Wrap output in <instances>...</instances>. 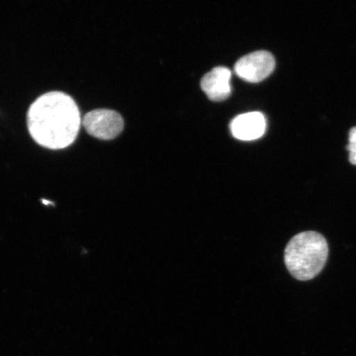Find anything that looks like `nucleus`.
Listing matches in <instances>:
<instances>
[{
	"mask_svg": "<svg viewBox=\"0 0 356 356\" xmlns=\"http://www.w3.org/2000/svg\"><path fill=\"white\" fill-rule=\"evenodd\" d=\"M81 122L76 102L63 92L44 93L31 105L28 113L30 135L38 145L50 149L72 145Z\"/></svg>",
	"mask_w": 356,
	"mask_h": 356,
	"instance_id": "obj_1",
	"label": "nucleus"
},
{
	"mask_svg": "<svg viewBox=\"0 0 356 356\" xmlns=\"http://www.w3.org/2000/svg\"><path fill=\"white\" fill-rule=\"evenodd\" d=\"M328 257V246L323 235L308 231L292 238L284 251L289 273L299 280H309L321 273Z\"/></svg>",
	"mask_w": 356,
	"mask_h": 356,
	"instance_id": "obj_2",
	"label": "nucleus"
},
{
	"mask_svg": "<svg viewBox=\"0 0 356 356\" xmlns=\"http://www.w3.org/2000/svg\"><path fill=\"white\" fill-rule=\"evenodd\" d=\"M86 130L99 140H113L123 130L124 121L117 111L108 109H97L89 111L82 121Z\"/></svg>",
	"mask_w": 356,
	"mask_h": 356,
	"instance_id": "obj_3",
	"label": "nucleus"
},
{
	"mask_svg": "<svg viewBox=\"0 0 356 356\" xmlns=\"http://www.w3.org/2000/svg\"><path fill=\"white\" fill-rule=\"evenodd\" d=\"M275 60L268 51L250 53L236 62L234 71L245 81L256 83L262 81L273 72Z\"/></svg>",
	"mask_w": 356,
	"mask_h": 356,
	"instance_id": "obj_4",
	"label": "nucleus"
},
{
	"mask_svg": "<svg viewBox=\"0 0 356 356\" xmlns=\"http://www.w3.org/2000/svg\"><path fill=\"white\" fill-rule=\"evenodd\" d=\"M266 129V118L259 111L239 115L230 124L233 136L243 141L259 139L264 135Z\"/></svg>",
	"mask_w": 356,
	"mask_h": 356,
	"instance_id": "obj_5",
	"label": "nucleus"
},
{
	"mask_svg": "<svg viewBox=\"0 0 356 356\" xmlns=\"http://www.w3.org/2000/svg\"><path fill=\"white\" fill-rule=\"evenodd\" d=\"M231 71L226 67H216L207 73L200 82V87L209 99L213 102L225 101L231 95Z\"/></svg>",
	"mask_w": 356,
	"mask_h": 356,
	"instance_id": "obj_6",
	"label": "nucleus"
},
{
	"mask_svg": "<svg viewBox=\"0 0 356 356\" xmlns=\"http://www.w3.org/2000/svg\"><path fill=\"white\" fill-rule=\"evenodd\" d=\"M346 149L350 153V162L356 165V127L351 129L349 133V144Z\"/></svg>",
	"mask_w": 356,
	"mask_h": 356,
	"instance_id": "obj_7",
	"label": "nucleus"
}]
</instances>
